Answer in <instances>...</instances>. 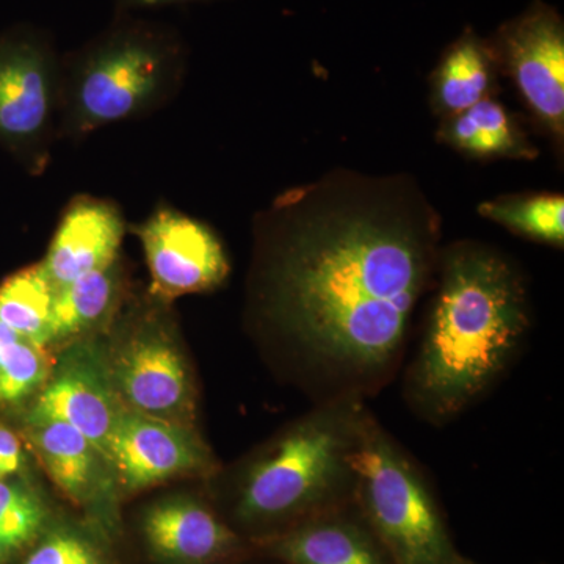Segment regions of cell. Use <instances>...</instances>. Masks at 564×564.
I'll return each mask as SVG.
<instances>
[{
    "mask_svg": "<svg viewBox=\"0 0 564 564\" xmlns=\"http://www.w3.org/2000/svg\"><path fill=\"white\" fill-rule=\"evenodd\" d=\"M440 240V215L406 176L328 174L259 217L252 310L315 403L366 402L391 383Z\"/></svg>",
    "mask_w": 564,
    "mask_h": 564,
    "instance_id": "cell-1",
    "label": "cell"
},
{
    "mask_svg": "<svg viewBox=\"0 0 564 564\" xmlns=\"http://www.w3.org/2000/svg\"><path fill=\"white\" fill-rule=\"evenodd\" d=\"M432 289L403 391L422 421L444 425L503 377L532 322L524 276L488 245L441 250Z\"/></svg>",
    "mask_w": 564,
    "mask_h": 564,
    "instance_id": "cell-2",
    "label": "cell"
},
{
    "mask_svg": "<svg viewBox=\"0 0 564 564\" xmlns=\"http://www.w3.org/2000/svg\"><path fill=\"white\" fill-rule=\"evenodd\" d=\"M180 33L121 17L62 58L58 137L82 141L166 106L185 74Z\"/></svg>",
    "mask_w": 564,
    "mask_h": 564,
    "instance_id": "cell-3",
    "label": "cell"
},
{
    "mask_svg": "<svg viewBox=\"0 0 564 564\" xmlns=\"http://www.w3.org/2000/svg\"><path fill=\"white\" fill-rule=\"evenodd\" d=\"M366 402L315 403L263 445L237 475L234 514L242 524L303 521L355 500L351 455Z\"/></svg>",
    "mask_w": 564,
    "mask_h": 564,
    "instance_id": "cell-4",
    "label": "cell"
},
{
    "mask_svg": "<svg viewBox=\"0 0 564 564\" xmlns=\"http://www.w3.org/2000/svg\"><path fill=\"white\" fill-rule=\"evenodd\" d=\"M351 466L355 500L393 563L458 564L425 475L369 408Z\"/></svg>",
    "mask_w": 564,
    "mask_h": 564,
    "instance_id": "cell-5",
    "label": "cell"
},
{
    "mask_svg": "<svg viewBox=\"0 0 564 564\" xmlns=\"http://www.w3.org/2000/svg\"><path fill=\"white\" fill-rule=\"evenodd\" d=\"M61 87L52 36L33 28L0 35V144L35 176L46 172L58 137Z\"/></svg>",
    "mask_w": 564,
    "mask_h": 564,
    "instance_id": "cell-6",
    "label": "cell"
},
{
    "mask_svg": "<svg viewBox=\"0 0 564 564\" xmlns=\"http://www.w3.org/2000/svg\"><path fill=\"white\" fill-rule=\"evenodd\" d=\"M106 359L126 410L193 426L196 397L191 366L170 323L158 311L133 321Z\"/></svg>",
    "mask_w": 564,
    "mask_h": 564,
    "instance_id": "cell-7",
    "label": "cell"
},
{
    "mask_svg": "<svg viewBox=\"0 0 564 564\" xmlns=\"http://www.w3.org/2000/svg\"><path fill=\"white\" fill-rule=\"evenodd\" d=\"M132 232L143 248L155 302L215 291L231 273L228 252L214 229L169 204L132 226Z\"/></svg>",
    "mask_w": 564,
    "mask_h": 564,
    "instance_id": "cell-8",
    "label": "cell"
},
{
    "mask_svg": "<svg viewBox=\"0 0 564 564\" xmlns=\"http://www.w3.org/2000/svg\"><path fill=\"white\" fill-rule=\"evenodd\" d=\"M99 350L96 344L74 340L52 367L28 417L68 423L107 459L111 436L126 408L111 383L106 352Z\"/></svg>",
    "mask_w": 564,
    "mask_h": 564,
    "instance_id": "cell-9",
    "label": "cell"
},
{
    "mask_svg": "<svg viewBox=\"0 0 564 564\" xmlns=\"http://www.w3.org/2000/svg\"><path fill=\"white\" fill-rule=\"evenodd\" d=\"M500 58L519 95L556 141L564 137V29L562 18L538 7L500 35Z\"/></svg>",
    "mask_w": 564,
    "mask_h": 564,
    "instance_id": "cell-10",
    "label": "cell"
},
{
    "mask_svg": "<svg viewBox=\"0 0 564 564\" xmlns=\"http://www.w3.org/2000/svg\"><path fill=\"white\" fill-rule=\"evenodd\" d=\"M107 462L122 488L140 491L181 475L214 470L209 448L193 426L124 410L111 436Z\"/></svg>",
    "mask_w": 564,
    "mask_h": 564,
    "instance_id": "cell-11",
    "label": "cell"
},
{
    "mask_svg": "<svg viewBox=\"0 0 564 564\" xmlns=\"http://www.w3.org/2000/svg\"><path fill=\"white\" fill-rule=\"evenodd\" d=\"M126 221L117 203L77 195L63 210L41 261L55 291L118 261Z\"/></svg>",
    "mask_w": 564,
    "mask_h": 564,
    "instance_id": "cell-12",
    "label": "cell"
},
{
    "mask_svg": "<svg viewBox=\"0 0 564 564\" xmlns=\"http://www.w3.org/2000/svg\"><path fill=\"white\" fill-rule=\"evenodd\" d=\"M143 533L159 558L176 564H207L228 554L237 536L209 508L188 497L163 500L147 511Z\"/></svg>",
    "mask_w": 564,
    "mask_h": 564,
    "instance_id": "cell-13",
    "label": "cell"
},
{
    "mask_svg": "<svg viewBox=\"0 0 564 564\" xmlns=\"http://www.w3.org/2000/svg\"><path fill=\"white\" fill-rule=\"evenodd\" d=\"M25 440L54 485L73 502H90L106 488L109 462L68 423L28 417Z\"/></svg>",
    "mask_w": 564,
    "mask_h": 564,
    "instance_id": "cell-14",
    "label": "cell"
},
{
    "mask_svg": "<svg viewBox=\"0 0 564 564\" xmlns=\"http://www.w3.org/2000/svg\"><path fill=\"white\" fill-rule=\"evenodd\" d=\"M334 510L307 519L278 538L274 555L289 564H386L372 534L361 525L334 518Z\"/></svg>",
    "mask_w": 564,
    "mask_h": 564,
    "instance_id": "cell-15",
    "label": "cell"
},
{
    "mask_svg": "<svg viewBox=\"0 0 564 564\" xmlns=\"http://www.w3.org/2000/svg\"><path fill=\"white\" fill-rule=\"evenodd\" d=\"M496 85V55L475 35H464L447 51L433 76L436 113L454 117L491 98Z\"/></svg>",
    "mask_w": 564,
    "mask_h": 564,
    "instance_id": "cell-16",
    "label": "cell"
},
{
    "mask_svg": "<svg viewBox=\"0 0 564 564\" xmlns=\"http://www.w3.org/2000/svg\"><path fill=\"white\" fill-rule=\"evenodd\" d=\"M440 139L478 159L536 158V148L529 143L502 104L492 98L444 118Z\"/></svg>",
    "mask_w": 564,
    "mask_h": 564,
    "instance_id": "cell-17",
    "label": "cell"
},
{
    "mask_svg": "<svg viewBox=\"0 0 564 564\" xmlns=\"http://www.w3.org/2000/svg\"><path fill=\"white\" fill-rule=\"evenodd\" d=\"M121 289L120 261L57 289L51 315V345L77 340L102 326L117 310Z\"/></svg>",
    "mask_w": 564,
    "mask_h": 564,
    "instance_id": "cell-18",
    "label": "cell"
},
{
    "mask_svg": "<svg viewBox=\"0 0 564 564\" xmlns=\"http://www.w3.org/2000/svg\"><path fill=\"white\" fill-rule=\"evenodd\" d=\"M55 289L41 263L10 274L0 284V322L22 339L47 348Z\"/></svg>",
    "mask_w": 564,
    "mask_h": 564,
    "instance_id": "cell-19",
    "label": "cell"
},
{
    "mask_svg": "<svg viewBox=\"0 0 564 564\" xmlns=\"http://www.w3.org/2000/svg\"><path fill=\"white\" fill-rule=\"evenodd\" d=\"M478 214L533 242L563 248L564 198L558 193L500 196L481 203Z\"/></svg>",
    "mask_w": 564,
    "mask_h": 564,
    "instance_id": "cell-20",
    "label": "cell"
},
{
    "mask_svg": "<svg viewBox=\"0 0 564 564\" xmlns=\"http://www.w3.org/2000/svg\"><path fill=\"white\" fill-rule=\"evenodd\" d=\"M46 521V505L31 486L0 478V564L33 543Z\"/></svg>",
    "mask_w": 564,
    "mask_h": 564,
    "instance_id": "cell-21",
    "label": "cell"
},
{
    "mask_svg": "<svg viewBox=\"0 0 564 564\" xmlns=\"http://www.w3.org/2000/svg\"><path fill=\"white\" fill-rule=\"evenodd\" d=\"M47 348L20 339L0 361V404L28 399L46 383L52 370Z\"/></svg>",
    "mask_w": 564,
    "mask_h": 564,
    "instance_id": "cell-22",
    "label": "cell"
},
{
    "mask_svg": "<svg viewBox=\"0 0 564 564\" xmlns=\"http://www.w3.org/2000/svg\"><path fill=\"white\" fill-rule=\"evenodd\" d=\"M22 564H111L85 534L70 529L50 532Z\"/></svg>",
    "mask_w": 564,
    "mask_h": 564,
    "instance_id": "cell-23",
    "label": "cell"
},
{
    "mask_svg": "<svg viewBox=\"0 0 564 564\" xmlns=\"http://www.w3.org/2000/svg\"><path fill=\"white\" fill-rule=\"evenodd\" d=\"M24 466V451L17 434L0 425V478L13 477Z\"/></svg>",
    "mask_w": 564,
    "mask_h": 564,
    "instance_id": "cell-24",
    "label": "cell"
},
{
    "mask_svg": "<svg viewBox=\"0 0 564 564\" xmlns=\"http://www.w3.org/2000/svg\"><path fill=\"white\" fill-rule=\"evenodd\" d=\"M115 2L121 11H135L187 6V3L206 2V0H115Z\"/></svg>",
    "mask_w": 564,
    "mask_h": 564,
    "instance_id": "cell-25",
    "label": "cell"
},
{
    "mask_svg": "<svg viewBox=\"0 0 564 564\" xmlns=\"http://www.w3.org/2000/svg\"><path fill=\"white\" fill-rule=\"evenodd\" d=\"M20 339H22L20 334L14 333L6 323L0 322V361H2L6 352Z\"/></svg>",
    "mask_w": 564,
    "mask_h": 564,
    "instance_id": "cell-26",
    "label": "cell"
}]
</instances>
